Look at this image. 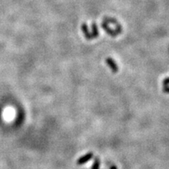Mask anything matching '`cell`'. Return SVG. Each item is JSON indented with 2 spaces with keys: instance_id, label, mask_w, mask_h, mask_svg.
Masks as SVG:
<instances>
[{
  "instance_id": "1",
  "label": "cell",
  "mask_w": 169,
  "mask_h": 169,
  "mask_svg": "<svg viewBox=\"0 0 169 169\" xmlns=\"http://www.w3.org/2000/svg\"><path fill=\"white\" fill-rule=\"evenodd\" d=\"M93 157V153H88V154H86L83 155L82 157H81L78 160V161H77V164H79V165H81V164H86V162H88V161H90Z\"/></svg>"
},
{
  "instance_id": "2",
  "label": "cell",
  "mask_w": 169,
  "mask_h": 169,
  "mask_svg": "<svg viewBox=\"0 0 169 169\" xmlns=\"http://www.w3.org/2000/svg\"><path fill=\"white\" fill-rule=\"evenodd\" d=\"M106 62H107V64L109 67H110V68L111 69V71L113 72H114V73H117L118 71V65L116 64L115 61L112 59V58H110V57H108L106 59Z\"/></svg>"
},
{
  "instance_id": "3",
  "label": "cell",
  "mask_w": 169,
  "mask_h": 169,
  "mask_svg": "<svg viewBox=\"0 0 169 169\" xmlns=\"http://www.w3.org/2000/svg\"><path fill=\"white\" fill-rule=\"evenodd\" d=\"M81 30H82V32H83L84 35H85V37H86V39L90 40L93 39V37H92V34H91L90 32L88 31V25H86V23H83L82 25H81Z\"/></svg>"
},
{
  "instance_id": "4",
  "label": "cell",
  "mask_w": 169,
  "mask_h": 169,
  "mask_svg": "<svg viewBox=\"0 0 169 169\" xmlns=\"http://www.w3.org/2000/svg\"><path fill=\"white\" fill-rule=\"evenodd\" d=\"M99 36V32L96 22H93L92 24V37L93 39H96Z\"/></svg>"
},
{
  "instance_id": "5",
  "label": "cell",
  "mask_w": 169,
  "mask_h": 169,
  "mask_svg": "<svg viewBox=\"0 0 169 169\" xmlns=\"http://www.w3.org/2000/svg\"><path fill=\"white\" fill-rule=\"evenodd\" d=\"M102 26H103V28L104 30H105L106 31V32H107L108 34H110V35H115L116 34V33H114V31H113V30H111L110 28V27H108L107 25H106L105 23H103V25H102Z\"/></svg>"
},
{
  "instance_id": "6",
  "label": "cell",
  "mask_w": 169,
  "mask_h": 169,
  "mask_svg": "<svg viewBox=\"0 0 169 169\" xmlns=\"http://www.w3.org/2000/svg\"><path fill=\"white\" fill-rule=\"evenodd\" d=\"M100 161L99 158H96L94 161L93 166H92V169H100Z\"/></svg>"
},
{
  "instance_id": "7",
  "label": "cell",
  "mask_w": 169,
  "mask_h": 169,
  "mask_svg": "<svg viewBox=\"0 0 169 169\" xmlns=\"http://www.w3.org/2000/svg\"><path fill=\"white\" fill-rule=\"evenodd\" d=\"M163 84L164 86H168L169 85V78H167L163 81Z\"/></svg>"
},
{
  "instance_id": "8",
  "label": "cell",
  "mask_w": 169,
  "mask_h": 169,
  "mask_svg": "<svg viewBox=\"0 0 169 169\" xmlns=\"http://www.w3.org/2000/svg\"><path fill=\"white\" fill-rule=\"evenodd\" d=\"M164 93H169V86H164Z\"/></svg>"
},
{
  "instance_id": "9",
  "label": "cell",
  "mask_w": 169,
  "mask_h": 169,
  "mask_svg": "<svg viewBox=\"0 0 169 169\" xmlns=\"http://www.w3.org/2000/svg\"><path fill=\"white\" fill-rule=\"evenodd\" d=\"M110 169H117V168H116V167L114 166V165H113V166L110 167Z\"/></svg>"
}]
</instances>
